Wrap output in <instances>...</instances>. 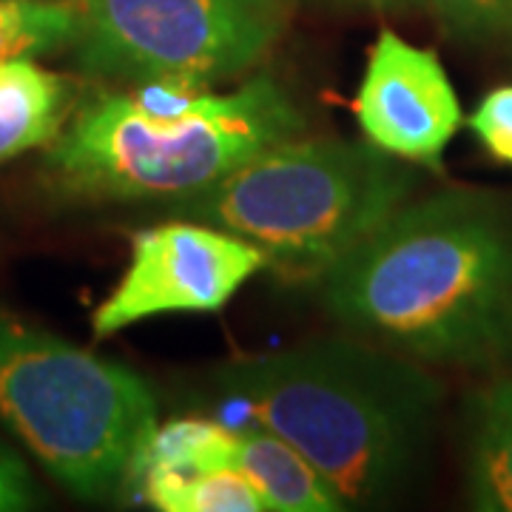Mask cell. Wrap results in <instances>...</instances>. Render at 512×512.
I'll use <instances>...</instances> for the list:
<instances>
[{"mask_svg":"<svg viewBox=\"0 0 512 512\" xmlns=\"http://www.w3.org/2000/svg\"><path fill=\"white\" fill-rule=\"evenodd\" d=\"M353 336L433 365H512V202L441 191L404 202L319 279Z\"/></svg>","mask_w":512,"mask_h":512,"instance_id":"obj_1","label":"cell"},{"mask_svg":"<svg viewBox=\"0 0 512 512\" xmlns=\"http://www.w3.org/2000/svg\"><path fill=\"white\" fill-rule=\"evenodd\" d=\"M217 390L319 470L342 510L379 507L419 473L439 384L362 336L311 339L220 367Z\"/></svg>","mask_w":512,"mask_h":512,"instance_id":"obj_2","label":"cell"},{"mask_svg":"<svg viewBox=\"0 0 512 512\" xmlns=\"http://www.w3.org/2000/svg\"><path fill=\"white\" fill-rule=\"evenodd\" d=\"M416 185L402 157L345 140H285L168 208L256 245L291 279H322Z\"/></svg>","mask_w":512,"mask_h":512,"instance_id":"obj_3","label":"cell"},{"mask_svg":"<svg viewBox=\"0 0 512 512\" xmlns=\"http://www.w3.org/2000/svg\"><path fill=\"white\" fill-rule=\"evenodd\" d=\"M305 126L288 92L265 74L211 94L177 123H157L128 94H100L74 111L49 154V183L83 200L177 202L293 140Z\"/></svg>","mask_w":512,"mask_h":512,"instance_id":"obj_4","label":"cell"},{"mask_svg":"<svg viewBox=\"0 0 512 512\" xmlns=\"http://www.w3.org/2000/svg\"><path fill=\"white\" fill-rule=\"evenodd\" d=\"M0 419L77 498L126 487L157 430V396L131 367L0 313Z\"/></svg>","mask_w":512,"mask_h":512,"instance_id":"obj_5","label":"cell"},{"mask_svg":"<svg viewBox=\"0 0 512 512\" xmlns=\"http://www.w3.org/2000/svg\"><path fill=\"white\" fill-rule=\"evenodd\" d=\"M74 63L86 77L214 83L274 49L293 0H72Z\"/></svg>","mask_w":512,"mask_h":512,"instance_id":"obj_6","label":"cell"},{"mask_svg":"<svg viewBox=\"0 0 512 512\" xmlns=\"http://www.w3.org/2000/svg\"><path fill=\"white\" fill-rule=\"evenodd\" d=\"M262 268L248 239L205 222L180 220L140 231L120 285L94 311V339L163 313H217Z\"/></svg>","mask_w":512,"mask_h":512,"instance_id":"obj_7","label":"cell"},{"mask_svg":"<svg viewBox=\"0 0 512 512\" xmlns=\"http://www.w3.org/2000/svg\"><path fill=\"white\" fill-rule=\"evenodd\" d=\"M353 114L373 146L433 168L461 126V106L439 55L390 29L370 46Z\"/></svg>","mask_w":512,"mask_h":512,"instance_id":"obj_8","label":"cell"},{"mask_svg":"<svg viewBox=\"0 0 512 512\" xmlns=\"http://www.w3.org/2000/svg\"><path fill=\"white\" fill-rule=\"evenodd\" d=\"M77 97L69 77L40 69L32 57L0 63V165L52 143Z\"/></svg>","mask_w":512,"mask_h":512,"instance_id":"obj_9","label":"cell"},{"mask_svg":"<svg viewBox=\"0 0 512 512\" xmlns=\"http://www.w3.org/2000/svg\"><path fill=\"white\" fill-rule=\"evenodd\" d=\"M237 470L251 478L262 493L268 510L274 512H336L342 510L319 470L296 447L265 427L239 430Z\"/></svg>","mask_w":512,"mask_h":512,"instance_id":"obj_10","label":"cell"},{"mask_svg":"<svg viewBox=\"0 0 512 512\" xmlns=\"http://www.w3.org/2000/svg\"><path fill=\"white\" fill-rule=\"evenodd\" d=\"M467 490L476 510L512 512V376L490 384L470 407Z\"/></svg>","mask_w":512,"mask_h":512,"instance_id":"obj_11","label":"cell"},{"mask_svg":"<svg viewBox=\"0 0 512 512\" xmlns=\"http://www.w3.org/2000/svg\"><path fill=\"white\" fill-rule=\"evenodd\" d=\"M239 430L205 419H180L157 427L131 461L126 487L154 473L194 476L237 470Z\"/></svg>","mask_w":512,"mask_h":512,"instance_id":"obj_12","label":"cell"},{"mask_svg":"<svg viewBox=\"0 0 512 512\" xmlns=\"http://www.w3.org/2000/svg\"><path fill=\"white\" fill-rule=\"evenodd\" d=\"M151 507L163 512H265L268 504L242 470L194 476L154 473L134 484Z\"/></svg>","mask_w":512,"mask_h":512,"instance_id":"obj_13","label":"cell"},{"mask_svg":"<svg viewBox=\"0 0 512 512\" xmlns=\"http://www.w3.org/2000/svg\"><path fill=\"white\" fill-rule=\"evenodd\" d=\"M74 29L72 0H0V63L69 46Z\"/></svg>","mask_w":512,"mask_h":512,"instance_id":"obj_14","label":"cell"},{"mask_svg":"<svg viewBox=\"0 0 512 512\" xmlns=\"http://www.w3.org/2000/svg\"><path fill=\"white\" fill-rule=\"evenodd\" d=\"M453 37L481 40L512 32V0H427Z\"/></svg>","mask_w":512,"mask_h":512,"instance_id":"obj_15","label":"cell"},{"mask_svg":"<svg viewBox=\"0 0 512 512\" xmlns=\"http://www.w3.org/2000/svg\"><path fill=\"white\" fill-rule=\"evenodd\" d=\"M470 128L498 163L512 165V86L487 94L470 114Z\"/></svg>","mask_w":512,"mask_h":512,"instance_id":"obj_16","label":"cell"},{"mask_svg":"<svg viewBox=\"0 0 512 512\" xmlns=\"http://www.w3.org/2000/svg\"><path fill=\"white\" fill-rule=\"evenodd\" d=\"M35 504V487L26 467L9 450L0 447V512L29 510Z\"/></svg>","mask_w":512,"mask_h":512,"instance_id":"obj_17","label":"cell"},{"mask_svg":"<svg viewBox=\"0 0 512 512\" xmlns=\"http://www.w3.org/2000/svg\"><path fill=\"white\" fill-rule=\"evenodd\" d=\"M339 6H359V9H376V12H396V9H413L427 0H330Z\"/></svg>","mask_w":512,"mask_h":512,"instance_id":"obj_18","label":"cell"}]
</instances>
